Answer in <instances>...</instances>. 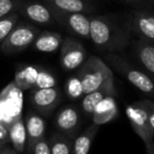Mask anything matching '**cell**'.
I'll return each mask as SVG.
<instances>
[{"label": "cell", "instance_id": "cell-29", "mask_svg": "<svg viewBox=\"0 0 154 154\" xmlns=\"http://www.w3.org/2000/svg\"><path fill=\"white\" fill-rule=\"evenodd\" d=\"M125 2L129 3L131 5H134V7L138 9H146V8H149L152 5V3L150 2L149 0H124Z\"/></svg>", "mask_w": 154, "mask_h": 154}, {"label": "cell", "instance_id": "cell-24", "mask_svg": "<svg viewBox=\"0 0 154 154\" xmlns=\"http://www.w3.org/2000/svg\"><path fill=\"white\" fill-rule=\"evenodd\" d=\"M19 13L15 12L3 18H0V43L9 36L16 23L19 21Z\"/></svg>", "mask_w": 154, "mask_h": 154}, {"label": "cell", "instance_id": "cell-18", "mask_svg": "<svg viewBox=\"0 0 154 154\" xmlns=\"http://www.w3.org/2000/svg\"><path fill=\"white\" fill-rule=\"evenodd\" d=\"M98 125L92 122L79 135H77L73 140L72 154H89L91 146L96 134L98 133Z\"/></svg>", "mask_w": 154, "mask_h": 154}, {"label": "cell", "instance_id": "cell-22", "mask_svg": "<svg viewBox=\"0 0 154 154\" xmlns=\"http://www.w3.org/2000/svg\"><path fill=\"white\" fill-rule=\"evenodd\" d=\"M51 154H72L73 140L59 132H54L49 139Z\"/></svg>", "mask_w": 154, "mask_h": 154}, {"label": "cell", "instance_id": "cell-10", "mask_svg": "<svg viewBox=\"0 0 154 154\" xmlns=\"http://www.w3.org/2000/svg\"><path fill=\"white\" fill-rule=\"evenodd\" d=\"M52 9V8H51ZM57 24L71 34L85 39L90 38V15L84 13H71L52 9Z\"/></svg>", "mask_w": 154, "mask_h": 154}, {"label": "cell", "instance_id": "cell-20", "mask_svg": "<svg viewBox=\"0 0 154 154\" xmlns=\"http://www.w3.org/2000/svg\"><path fill=\"white\" fill-rule=\"evenodd\" d=\"M110 95H112V96L115 95V87L114 86L106 87V88L99 89V90L93 91V92L88 93V94H85L82 101V109L85 115H87L88 117H92L93 112H94L95 108L97 107V105L103 98H106L107 96H110Z\"/></svg>", "mask_w": 154, "mask_h": 154}, {"label": "cell", "instance_id": "cell-32", "mask_svg": "<svg viewBox=\"0 0 154 154\" xmlns=\"http://www.w3.org/2000/svg\"><path fill=\"white\" fill-rule=\"evenodd\" d=\"M149 1H150V2L152 3V5H154V0H149Z\"/></svg>", "mask_w": 154, "mask_h": 154}, {"label": "cell", "instance_id": "cell-2", "mask_svg": "<svg viewBox=\"0 0 154 154\" xmlns=\"http://www.w3.org/2000/svg\"><path fill=\"white\" fill-rule=\"evenodd\" d=\"M103 61L111 68L125 77L131 85L141 93L154 98V79L148 73L125 59L117 53H107L103 56Z\"/></svg>", "mask_w": 154, "mask_h": 154}, {"label": "cell", "instance_id": "cell-25", "mask_svg": "<svg viewBox=\"0 0 154 154\" xmlns=\"http://www.w3.org/2000/svg\"><path fill=\"white\" fill-rule=\"evenodd\" d=\"M22 0H0V18L18 12Z\"/></svg>", "mask_w": 154, "mask_h": 154}, {"label": "cell", "instance_id": "cell-8", "mask_svg": "<svg viewBox=\"0 0 154 154\" xmlns=\"http://www.w3.org/2000/svg\"><path fill=\"white\" fill-rule=\"evenodd\" d=\"M30 105L43 117H48L62 101V91L58 86L30 90Z\"/></svg>", "mask_w": 154, "mask_h": 154}, {"label": "cell", "instance_id": "cell-30", "mask_svg": "<svg viewBox=\"0 0 154 154\" xmlns=\"http://www.w3.org/2000/svg\"><path fill=\"white\" fill-rule=\"evenodd\" d=\"M0 154H20V153L16 151L12 146L5 145V147H2L0 149Z\"/></svg>", "mask_w": 154, "mask_h": 154}, {"label": "cell", "instance_id": "cell-4", "mask_svg": "<svg viewBox=\"0 0 154 154\" xmlns=\"http://www.w3.org/2000/svg\"><path fill=\"white\" fill-rule=\"evenodd\" d=\"M14 82L22 91L58 86L57 77L39 66H23L18 69L15 73Z\"/></svg>", "mask_w": 154, "mask_h": 154}, {"label": "cell", "instance_id": "cell-14", "mask_svg": "<svg viewBox=\"0 0 154 154\" xmlns=\"http://www.w3.org/2000/svg\"><path fill=\"white\" fill-rule=\"evenodd\" d=\"M23 119L26 130V151H28L34 143L45 137L47 125L43 116L35 110H29Z\"/></svg>", "mask_w": 154, "mask_h": 154}, {"label": "cell", "instance_id": "cell-23", "mask_svg": "<svg viewBox=\"0 0 154 154\" xmlns=\"http://www.w3.org/2000/svg\"><path fill=\"white\" fill-rule=\"evenodd\" d=\"M64 93H66V97L73 101L82 99L84 97L85 93L82 80L77 76V74L72 75L66 79V85H64Z\"/></svg>", "mask_w": 154, "mask_h": 154}, {"label": "cell", "instance_id": "cell-28", "mask_svg": "<svg viewBox=\"0 0 154 154\" xmlns=\"http://www.w3.org/2000/svg\"><path fill=\"white\" fill-rule=\"evenodd\" d=\"M5 145H10L9 128L5 124L0 122V149Z\"/></svg>", "mask_w": 154, "mask_h": 154}, {"label": "cell", "instance_id": "cell-6", "mask_svg": "<svg viewBox=\"0 0 154 154\" xmlns=\"http://www.w3.org/2000/svg\"><path fill=\"white\" fill-rule=\"evenodd\" d=\"M23 96L15 82H11L0 93V122L9 128L16 119L22 116Z\"/></svg>", "mask_w": 154, "mask_h": 154}, {"label": "cell", "instance_id": "cell-19", "mask_svg": "<svg viewBox=\"0 0 154 154\" xmlns=\"http://www.w3.org/2000/svg\"><path fill=\"white\" fill-rule=\"evenodd\" d=\"M133 52L139 63L149 73L154 75V45L143 40L133 42Z\"/></svg>", "mask_w": 154, "mask_h": 154}, {"label": "cell", "instance_id": "cell-9", "mask_svg": "<svg viewBox=\"0 0 154 154\" xmlns=\"http://www.w3.org/2000/svg\"><path fill=\"white\" fill-rule=\"evenodd\" d=\"M88 58V53L82 42L71 36L63 37L60 47L59 63L66 72L78 70Z\"/></svg>", "mask_w": 154, "mask_h": 154}, {"label": "cell", "instance_id": "cell-5", "mask_svg": "<svg viewBox=\"0 0 154 154\" xmlns=\"http://www.w3.org/2000/svg\"><path fill=\"white\" fill-rule=\"evenodd\" d=\"M41 31L36 26L18 21L9 36L0 43V51L5 55H15L31 47Z\"/></svg>", "mask_w": 154, "mask_h": 154}, {"label": "cell", "instance_id": "cell-26", "mask_svg": "<svg viewBox=\"0 0 154 154\" xmlns=\"http://www.w3.org/2000/svg\"><path fill=\"white\" fill-rule=\"evenodd\" d=\"M26 152H28V154H51L49 141L45 137V138L37 141L36 143H34Z\"/></svg>", "mask_w": 154, "mask_h": 154}, {"label": "cell", "instance_id": "cell-7", "mask_svg": "<svg viewBox=\"0 0 154 154\" xmlns=\"http://www.w3.org/2000/svg\"><path fill=\"white\" fill-rule=\"evenodd\" d=\"M126 115L132 126L133 130L145 143L146 150L151 151L154 149V130L150 124L147 112L138 103L127 106Z\"/></svg>", "mask_w": 154, "mask_h": 154}, {"label": "cell", "instance_id": "cell-16", "mask_svg": "<svg viewBox=\"0 0 154 154\" xmlns=\"http://www.w3.org/2000/svg\"><path fill=\"white\" fill-rule=\"evenodd\" d=\"M63 37L60 33L52 31L40 32L31 47L41 53H54L61 47Z\"/></svg>", "mask_w": 154, "mask_h": 154}, {"label": "cell", "instance_id": "cell-21", "mask_svg": "<svg viewBox=\"0 0 154 154\" xmlns=\"http://www.w3.org/2000/svg\"><path fill=\"white\" fill-rule=\"evenodd\" d=\"M9 136L12 147L20 154L23 153L26 149V130L22 116L9 126Z\"/></svg>", "mask_w": 154, "mask_h": 154}, {"label": "cell", "instance_id": "cell-31", "mask_svg": "<svg viewBox=\"0 0 154 154\" xmlns=\"http://www.w3.org/2000/svg\"><path fill=\"white\" fill-rule=\"evenodd\" d=\"M147 153H148V154H154V149H153V150H151V151H148Z\"/></svg>", "mask_w": 154, "mask_h": 154}, {"label": "cell", "instance_id": "cell-12", "mask_svg": "<svg viewBox=\"0 0 154 154\" xmlns=\"http://www.w3.org/2000/svg\"><path fill=\"white\" fill-rule=\"evenodd\" d=\"M18 13L33 23L41 26H53L56 23L52 9L43 1L22 0Z\"/></svg>", "mask_w": 154, "mask_h": 154}, {"label": "cell", "instance_id": "cell-3", "mask_svg": "<svg viewBox=\"0 0 154 154\" xmlns=\"http://www.w3.org/2000/svg\"><path fill=\"white\" fill-rule=\"evenodd\" d=\"M76 74L82 80L85 94L114 86V76L111 68L97 56L87 58Z\"/></svg>", "mask_w": 154, "mask_h": 154}, {"label": "cell", "instance_id": "cell-11", "mask_svg": "<svg viewBox=\"0 0 154 154\" xmlns=\"http://www.w3.org/2000/svg\"><path fill=\"white\" fill-rule=\"evenodd\" d=\"M54 125L57 132L74 140L75 137L78 135L82 125L79 109L74 105L64 106L56 113Z\"/></svg>", "mask_w": 154, "mask_h": 154}, {"label": "cell", "instance_id": "cell-13", "mask_svg": "<svg viewBox=\"0 0 154 154\" xmlns=\"http://www.w3.org/2000/svg\"><path fill=\"white\" fill-rule=\"evenodd\" d=\"M129 26L138 39L154 45V13L147 9L135 10Z\"/></svg>", "mask_w": 154, "mask_h": 154}, {"label": "cell", "instance_id": "cell-17", "mask_svg": "<svg viewBox=\"0 0 154 154\" xmlns=\"http://www.w3.org/2000/svg\"><path fill=\"white\" fill-rule=\"evenodd\" d=\"M52 9L71 13H84L90 15L94 8L89 0H41Z\"/></svg>", "mask_w": 154, "mask_h": 154}, {"label": "cell", "instance_id": "cell-1", "mask_svg": "<svg viewBox=\"0 0 154 154\" xmlns=\"http://www.w3.org/2000/svg\"><path fill=\"white\" fill-rule=\"evenodd\" d=\"M130 26L120 24L103 15H90V40L95 48L107 53H118L129 45Z\"/></svg>", "mask_w": 154, "mask_h": 154}, {"label": "cell", "instance_id": "cell-27", "mask_svg": "<svg viewBox=\"0 0 154 154\" xmlns=\"http://www.w3.org/2000/svg\"><path fill=\"white\" fill-rule=\"evenodd\" d=\"M141 107L145 109V111L147 112L148 117H149L150 124H151L152 129L154 130V100L152 99H143V100L137 101Z\"/></svg>", "mask_w": 154, "mask_h": 154}, {"label": "cell", "instance_id": "cell-15", "mask_svg": "<svg viewBox=\"0 0 154 154\" xmlns=\"http://www.w3.org/2000/svg\"><path fill=\"white\" fill-rule=\"evenodd\" d=\"M117 103H116L114 96L110 95V96H107L106 98H103L97 105L91 118H92L93 124L101 126V125H105L112 122L117 116Z\"/></svg>", "mask_w": 154, "mask_h": 154}]
</instances>
